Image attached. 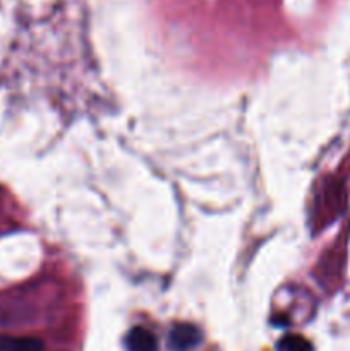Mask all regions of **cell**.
Wrapping results in <instances>:
<instances>
[{
    "label": "cell",
    "instance_id": "obj_4",
    "mask_svg": "<svg viewBox=\"0 0 350 351\" xmlns=\"http://www.w3.org/2000/svg\"><path fill=\"white\" fill-rule=\"evenodd\" d=\"M277 351H314L311 343L299 335H287L277 343Z\"/></svg>",
    "mask_w": 350,
    "mask_h": 351
},
{
    "label": "cell",
    "instance_id": "obj_2",
    "mask_svg": "<svg viewBox=\"0 0 350 351\" xmlns=\"http://www.w3.org/2000/svg\"><path fill=\"white\" fill-rule=\"evenodd\" d=\"M127 351H158L156 336L146 328H132L124 339Z\"/></svg>",
    "mask_w": 350,
    "mask_h": 351
},
{
    "label": "cell",
    "instance_id": "obj_1",
    "mask_svg": "<svg viewBox=\"0 0 350 351\" xmlns=\"http://www.w3.org/2000/svg\"><path fill=\"white\" fill-rule=\"evenodd\" d=\"M202 341L201 331L192 324H177L168 335V346L172 351L194 350Z\"/></svg>",
    "mask_w": 350,
    "mask_h": 351
},
{
    "label": "cell",
    "instance_id": "obj_3",
    "mask_svg": "<svg viewBox=\"0 0 350 351\" xmlns=\"http://www.w3.org/2000/svg\"><path fill=\"white\" fill-rule=\"evenodd\" d=\"M0 351H43V341L38 338H17L0 335Z\"/></svg>",
    "mask_w": 350,
    "mask_h": 351
}]
</instances>
